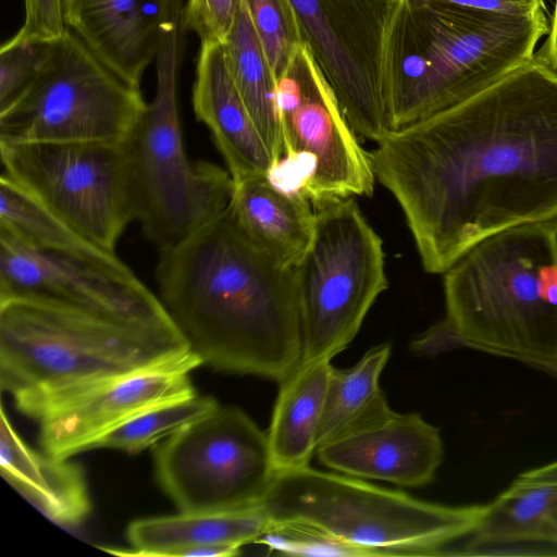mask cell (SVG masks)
Instances as JSON below:
<instances>
[{
	"mask_svg": "<svg viewBox=\"0 0 557 557\" xmlns=\"http://www.w3.org/2000/svg\"><path fill=\"white\" fill-rule=\"evenodd\" d=\"M376 143L375 180L398 201L430 273L495 233L557 219V73L535 55Z\"/></svg>",
	"mask_w": 557,
	"mask_h": 557,
	"instance_id": "6da1fadb",
	"label": "cell"
},
{
	"mask_svg": "<svg viewBox=\"0 0 557 557\" xmlns=\"http://www.w3.org/2000/svg\"><path fill=\"white\" fill-rule=\"evenodd\" d=\"M159 298L203 364L281 383L301 362L293 268L252 244L230 208L159 250Z\"/></svg>",
	"mask_w": 557,
	"mask_h": 557,
	"instance_id": "7a4b0ae2",
	"label": "cell"
},
{
	"mask_svg": "<svg viewBox=\"0 0 557 557\" xmlns=\"http://www.w3.org/2000/svg\"><path fill=\"white\" fill-rule=\"evenodd\" d=\"M486 505L446 506L309 466L277 471L259 543L287 555L435 556L468 537Z\"/></svg>",
	"mask_w": 557,
	"mask_h": 557,
	"instance_id": "3957f363",
	"label": "cell"
},
{
	"mask_svg": "<svg viewBox=\"0 0 557 557\" xmlns=\"http://www.w3.org/2000/svg\"><path fill=\"white\" fill-rule=\"evenodd\" d=\"M546 15L523 17L437 0H395L385 40L389 128L455 107L534 57Z\"/></svg>",
	"mask_w": 557,
	"mask_h": 557,
	"instance_id": "277c9868",
	"label": "cell"
},
{
	"mask_svg": "<svg viewBox=\"0 0 557 557\" xmlns=\"http://www.w3.org/2000/svg\"><path fill=\"white\" fill-rule=\"evenodd\" d=\"M191 354L184 337L29 301H0V386L34 420L85 387Z\"/></svg>",
	"mask_w": 557,
	"mask_h": 557,
	"instance_id": "5b68a950",
	"label": "cell"
},
{
	"mask_svg": "<svg viewBox=\"0 0 557 557\" xmlns=\"http://www.w3.org/2000/svg\"><path fill=\"white\" fill-rule=\"evenodd\" d=\"M444 293L462 347L557 359V219L480 240L444 272Z\"/></svg>",
	"mask_w": 557,
	"mask_h": 557,
	"instance_id": "8992f818",
	"label": "cell"
},
{
	"mask_svg": "<svg viewBox=\"0 0 557 557\" xmlns=\"http://www.w3.org/2000/svg\"><path fill=\"white\" fill-rule=\"evenodd\" d=\"M184 4L162 28L156 57L154 96L129 140L136 220L159 250L174 246L230 205L234 181L228 171L187 158L178 110Z\"/></svg>",
	"mask_w": 557,
	"mask_h": 557,
	"instance_id": "52a82bcc",
	"label": "cell"
},
{
	"mask_svg": "<svg viewBox=\"0 0 557 557\" xmlns=\"http://www.w3.org/2000/svg\"><path fill=\"white\" fill-rule=\"evenodd\" d=\"M311 242L293 268L301 362L331 360L387 288L381 237L352 197L314 207Z\"/></svg>",
	"mask_w": 557,
	"mask_h": 557,
	"instance_id": "ba28073f",
	"label": "cell"
},
{
	"mask_svg": "<svg viewBox=\"0 0 557 557\" xmlns=\"http://www.w3.org/2000/svg\"><path fill=\"white\" fill-rule=\"evenodd\" d=\"M146 109L140 88L120 78L66 28L52 40L30 88L0 112V141L127 143Z\"/></svg>",
	"mask_w": 557,
	"mask_h": 557,
	"instance_id": "9c48e42d",
	"label": "cell"
},
{
	"mask_svg": "<svg viewBox=\"0 0 557 557\" xmlns=\"http://www.w3.org/2000/svg\"><path fill=\"white\" fill-rule=\"evenodd\" d=\"M277 109L283 153L268 174L272 183L304 194L313 207L372 195L369 152L306 42L277 81Z\"/></svg>",
	"mask_w": 557,
	"mask_h": 557,
	"instance_id": "30bf717a",
	"label": "cell"
},
{
	"mask_svg": "<svg viewBox=\"0 0 557 557\" xmlns=\"http://www.w3.org/2000/svg\"><path fill=\"white\" fill-rule=\"evenodd\" d=\"M2 174L101 247L136 220L129 141H0Z\"/></svg>",
	"mask_w": 557,
	"mask_h": 557,
	"instance_id": "8fae6325",
	"label": "cell"
},
{
	"mask_svg": "<svg viewBox=\"0 0 557 557\" xmlns=\"http://www.w3.org/2000/svg\"><path fill=\"white\" fill-rule=\"evenodd\" d=\"M153 451L158 482L180 511L259 507L277 472L267 433L233 406H219Z\"/></svg>",
	"mask_w": 557,
	"mask_h": 557,
	"instance_id": "7c38bea8",
	"label": "cell"
},
{
	"mask_svg": "<svg viewBox=\"0 0 557 557\" xmlns=\"http://www.w3.org/2000/svg\"><path fill=\"white\" fill-rule=\"evenodd\" d=\"M29 301L184 337L160 298L117 257L28 245L0 231V301Z\"/></svg>",
	"mask_w": 557,
	"mask_h": 557,
	"instance_id": "4fadbf2b",
	"label": "cell"
},
{
	"mask_svg": "<svg viewBox=\"0 0 557 557\" xmlns=\"http://www.w3.org/2000/svg\"><path fill=\"white\" fill-rule=\"evenodd\" d=\"M305 42L358 137L391 131L385 40L395 0H289Z\"/></svg>",
	"mask_w": 557,
	"mask_h": 557,
	"instance_id": "5bb4252c",
	"label": "cell"
},
{
	"mask_svg": "<svg viewBox=\"0 0 557 557\" xmlns=\"http://www.w3.org/2000/svg\"><path fill=\"white\" fill-rule=\"evenodd\" d=\"M196 352L153 369L101 381L48 406L36 419L44 451L70 459L91 450L107 432L154 406L196 395L189 373Z\"/></svg>",
	"mask_w": 557,
	"mask_h": 557,
	"instance_id": "9a60e30c",
	"label": "cell"
},
{
	"mask_svg": "<svg viewBox=\"0 0 557 557\" xmlns=\"http://www.w3.org/2000/svg\"><path fill=\"white\" fill-rule=\"evenodd\" d=\"M325 467L358 479L420 487L442 463L440 430L419 413L392 411L382 421L317 448Z\"/></svg>",
	"mask_w": 557,
	"mask_h": 557,
	"instance_id": "2e32d148",
	"label": "cell"
},
{
	"mask_svg": "<svg viewBox=\"0 0 557 557\" xmlns=\"http://www.w3.org/2000/svg\"><path fill=\"white\" fill-rule=\"evenodd\" d=\"M183 0H62L63 21L127 84L140 88L162 28Z\"/></svg>",
	"mask_w": 557,
	"mask_h": 557,
	"instance_id": "e0dca14e",
	"label": "cell"
},
{
	"mask_svg": "<svg viewBox=\"0 0 557 557\" xmlns=\"http://www.w3.org/2000/svg\"><path fill=\"white\" fill-rule=\"evenodd\" d=\"M193 107L197 120L209 128L234 182L269 174L272 156L239 96L221 44L200 46Z\"/></svg>",
	"mask_w": 557,
	"mask_h": 557,
	"instance_id": "ac0fdd59",
	"label": "cell"
},
{
	"mask_svg": "<svg viewBox=\"0 0 557 557\" xmlns=\"http://www.w3.org/2000/svg\"><path fill=\"white\" fill-rule=\"evenodd\" d=\"M0 473L57 524L77 527L90 513L91 502L83 469L69 459L32 448L16 433L3 407L0 414Z\"/></svg>",
	"mask_w": 557,
	"mask_h": 557,
	"instance_id": "d6986e66",
	"label": "cell"
},
{
	"mask_svg": "<svg viewBox=\"0 0 557 557\" xmlns=\"http://www.w3.org/2000/svg\"><path fill=\"white\" fill-rule=\"evenodd\" d=\"M228 208L246 237L287 268H294L311 242L313 205L304 194L278 187L268 175L234 182Z\"/></svg>",
	"mask_w": 557,
	"mask_h": 557,
	"instance_id": "ffe728a7",
	"label": "cell"
},
{
	"mask_svg": "<svg viewBox=\"0 0 557 557\" xmlns=\"http://www.w3.org/2000/svg\"><path fill=\"white\" fill-rule=\"evenodd\" d=\"M518 543L557 546V460L520 473L486 504L465 548Z\"/></svg>",
	"mask_w": 557,
	"mask_h": 557,
	"instance_id": "44dd1931",
	"label": "cell"
},
{
	"mask_svg": "<svg viewBox=\"0 0 557 557\" xmlns=\"http://www.w3.org/2000/svg\"><path fill=\"white\" fill-rule=\"evenodd\" d=\"M270 530L261 506L237 511L186 512L141 518L132 521L126 537L132 547H100L106 553L126 557H168L189 546L257 543Z\"/></svg>",
	"mask_w": 557,
	"mask_h": 557,
	"instance_id": "7402d4cb",
	"label": "cell"
},
{
	"mask_svg": "<svg viewBox=\"0 0 557 557\" xmlns=\"http://www.w3.org/2000/svg\"><path fill=\"white\" fill-rule=\"evenodd\" d=\"M332 368L331 360L300 363L280 383L267 431L276 471L309 466Z\"/></svg>",
	"mask_w": 557,
	"mask_h": 557,
	"instance_id": "603a6c76",
	"label": "cell"
},
{
	"mask_svg": "<svg viewBox=\"0 0 557 557\" xmlns=\"http://www.w3.org/2000/svg\"><path fill=\"white\" fill-rule=\"evenodd\" d=\"M391 351V345L384 343L370 348L350 368H332L317 448L375 424L392 413L380 387V376Z\"/></svg>",
	"mask_w": 557,
	"mask_h": 557,
	"instance_id": "cb8c5ba5",
	"label": "cell"
},
{
	"mask_svg": "<svg viewBox=\"0 0 557 557\" xmlns=\"http://www.w3.org/2000/svg\"><path fill=\"white\" fill-rule=\"evenodd\" d=\"M223 46L234 84L274 165L283 153L277 82L255 29L246 0H239L234 25Z\"/></svg>",
	"mask_w": 557,
	"mask_h": 557,
	"instance_id": "d4e9b609",
	"label": "cell"
},
{
	"mask_svg": "<svg viewBox=\"0 0 557 557\" xmlns=\"http://www.w3.org/2000/svg\"><path fill=\"white\" fill-rule=\"evenodd\" d=\"M220 405L211 396L194 395L149 408L102 435L96 448L136 454L176 434Z\"/></svg>",
	"mask_w": 557,
	"mask_h": 557,
	"instance_id": "484cf974",
	"label": "cell"
},
{
	"mask_svg": "<svg viewBox=\"0 0 557 557\" xmlns=\"http://www.w3.org/2000/svg\"><path fill=\"white\" fill-rule=\"evenodd\" d=\"M250 16L276 82L287 72L305 42L289 0H246Z\"/></svg>",
	"mask_w": 557,
	"mask_h": 557,
	"instance_id": "4316f807",
	"label": "cell"
},
{
	"mask_svg": "<svg viewBox=\"0 0 557 557\" xmlns=\"http://www.w3.org/2000/svg\"><path fill=\"white\" fill-rule=\"evenodd\" d=\"M52 40L5 41L0 49V112L12 107L34 84Z\"/></svg>",
	"mask_w": 557,
	"mask_h": 557,
	"instance_id": "83f0119b",
	"label": "cell"
},
{
	"mask_svg": "<svg viewBox=\"0 0 557 557\" xmlns=\"http://www.w3.org/2000/svg\"><path fill=\"white\" fill-rule=\"evenodd\" d=\"M239 0H186L183 22L186 30H193L200 46L221 44L234 25Z\"/></svg>",
	"mask_w": 557,
	"mask_h": 557,
	"instance_id": "f1b7e54d",
	"label": "cell"
},
{
	"mask_svg": "<svg viewBox=\"0 0 557 557\" xmlns=\"http://www.w3.org/2000/svg\"><path fill=\"white\" fill-rule=\"evenodd\" d=\"M24 10L22 27L9 41H49L66 32L62 0H24Z\"/></svg>",
	"mask_w": 557,
	"mask_h": 557,
	"instance_id": "f546056e",
	"label": "cell"
},
{
	"mask_svg": "<svg viewBox=\"0 0 557 557\" xmlns=\"http://www.w3.org/2000/svg\"><path fill=\"white\" fill-rule=\"evenodd\" d=\"M504 15L536 17L545 15L543 0H437Z\"/></svg>",
	"mask_w": 557,
	"mask_h": 557,
	"instance_id": "4dcf8cb0",
	"label": "cell"
},
{
	"mask_svg": "<svg viewBox=\"0 0 557 557\" xmlns=\"http://www.w3.org/2000/svg\"><path fill=\"white\" fill-rule=\"evenodd\" d=\"M535 57L557 73V0H555L548 37Z\"/></svg>",
	"mask_w": 557,
	"mask_h": 557,
	"instance_id": "1f68e13d",
	"label": "cell"
},
{
	"mask_svg": "<svg viewBox=\"0 0 557 557\" xmlns=\"http://www.w3.org/2000/svg\"><path fill=\"white\" fill-rule=\"evenodd\" d=\"M522 362L537 367L557 377V359H524Z\"/></svg>",
	"mask_w": 557,
	"mask_h": 557,
	"instance_id": "d6a6232c",
	"label": "cell"
}]
</instances>
